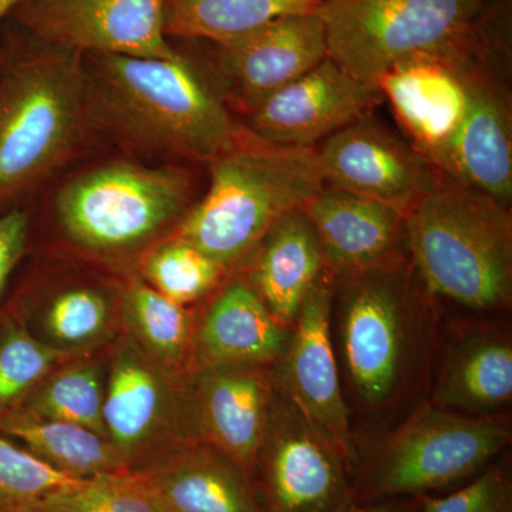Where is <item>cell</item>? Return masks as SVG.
I'll list each match as a JSON object with an SVG mask.
<instances>
[{"label": "cell", "instance_id": "15", "mask_svg": "<svg viewBox=\"0 0 512 512\" xmlns=\"http://www.w3.org/2000/svg\"><path fill=\"white\" fill-rule=\"evenodd\" d=\"M382 103L376 84L355 79L328 57L247 114L244 127L271 146L316 148Z\"/></svg>", "mask_w": 512, "mask_h": 512}, {"label": "cell", "instance_id": "37", "mask_svg": "<svg viewBox=\"0 0 512 512\" xmlns=\"http://www.w3.org/2000/svg\"><path fill=\"white\" fill-rule=\"evenodd\" d=\"M6 57H8V53L5 50L0 49V72H2L3 64L6 62Z\"/></svg>", "mask_w": 512, "mask_h": 512}, {"label": "cell", "instance_id": "5", "mask_svg": "<svg viewBox=\"0 0 512 512\" xmlns=\"http://www.w3.org/2000/svg\"><path fill=\"white\" fill-rule=\"evenodd\" d=\"M410 261L335 278L332 323L353 402L365 412L394 406L406 392L421 336V303Z\"/></svg>", "mask_w": 512, "mask_h": 512}, {"label": "cell", "instance_id": "17", "mask_svg": "<svg viewBox=\"0 0 512 512\" xmlns=\"http://www.w3.org/2000/svg\"><path fill=\"white\" fill-rule=\"evenodd\" d=\"M318 235L326 268L346 278L409 261L404 215L375 200L325 185L302 208Z\"/></svg>", "mask_w": 512, "mask_h": 512}, {"label": "cell", "instance_id": "12", "mask_svg": "<svg viewBox=\"0 0 512 512\" xmlns=\"http://www.w3.org/2000/svg\"><path fill=\"white\" fill-rule=\"evenodd\" d=\"M40 45L83 55L171 59L164 0H23L13 12Z\"/></svg>", "mask_w": 512, "mask_h": 512}, {"label": "cell", "instance_id": "8", "mask_svg": "<svg viewBox=\"0 0 512 512\" xmlns=\"http://www.w3.org/2000/svg\"><path fill=\"white\" fill-rule=\"evenodd\" d=\"M453 46L467 84L468 109L444 175L511 207L510 6H488Z\"/></svg>", "mask_w": 512, "mask_h": 512}, {"label": "cell", "instance_id": "35", "mask_svg": "<svg viewBox=\"0 0 512 512\" xmlns=\"http://www.w3.org/2000/svg\"><path fill=\"white\" fill-rule=\"evenodd\" d=\"M414 505L394 500L375 501V503L353 504L338 512H413Z\"/></svg>", "mask_w": 512, "mask_h": 512}, {"label": "cell", "instance_id": "36", "mask_svg": "<svg viewBox=\"0 0 512 512\" xmlns=\"http://www.w3.org/2000/svg\"><path fill=\"white\" fill-rule=\"evenodd\" d=\"M22 2L23 0H0V22H2L6 16L10 15V13L15 12V9L18 8Z\"/></svg>", "mask_w": 512, "mask_h": 512}, {"label": "cell", "instance_id": "21", "mask_svg": "<svg viewBox=\"0 0 512 512\" xmlns=\"http://www.w3.org/2000/svg\"><path fill=\"white\" fill-rule=\"evenodd\" d=\"M245 279L268 311L292 329L302 303L328 271L318 235L303 210L281 218L248 259Z\"/></svg>", "mask_w": 512, "mask_h": 512}, {"label": "cell", "instance_id": "28", "mask_svg": "<svg viewBox=\"0 0 512 512\" xmlns=\"http://www.w3.org/2000/svg\"><path fill=\"white\" fill-rule=\"evenodd\" d=\"M103 403L99 367L82 363L46 380L33 394L25 412L42 419L79 424L104 436Z\"/></svg>", "mask_w": 512, "mask_h": 512}, {"label": "cell", "instance_id": "31", "mask_svg": "<svg viewBox=\"0 0 512 512\" xmlns=\"http://www.w3.org/2000/svg\"><path fill=\"white\" fill-rule=\"evenodd\" d=\"M79 480L0 439V512H28L47 494Z\"/></svg>", "mask_w": 512, "mask_h": 512}, {"label": "cell", "instance_id": "1", "mask_svg": "<svg viewBox=\"0 0 512 512\" xmlns=\"http://www.w3.org/2000/svg\"><path fill=\"white\" fill-rule=\"evenodd\" d=\"M92 126L146 153L210 164L248 136L208 64L84 55Z\"/></svg>", "mask_w": 512, "mask_h": 512}, {"label": "cell", "instance_id": "24", "mask_svg": "<svg viewBox=\"0 0 512 512\" xmlns=\"http://www.w3.org/2000/svg\"><path fill=\"white\" fill-rule=\"evenodd\" d=\"M0 430L72 477L92 478L128 471L126 460L106 437L79 424L42 419L25 410H9L0 414Z\"/></svg>", "mask_w": 512, "mask_h": 512}, {"label": "cell", "instance_id": "16", "mask_svg": "<svg viewBox=\"0 0 512 512\" xmlns=\"http://www.w3.org/2000/svg\"><path fill=\"white\" fill-rule=\"evenodd\" d=\"M325 185L363 195L406 215L439 171L372 114L316 147Z\"/></svg>", "mask_w": 512, "mask_h": 512}, {"label": "cell", "instance_id": "6", "mask_svg": "<svg viewBox=\"0 0 512 512\" xmlns=\"http://www.w3.org/2000/svg\"><path fill=\"white\" fill-rule=\"evenodd\" d=\"M194 178L180 165L104 161L77 173L56 195L57 221L76 247L131 254L175 232L194 205Z\"/></svg>", "mask_w": 512, "mask_h": 512}, {"label": "cell", "instance_id": "2", "mask_svg": "<svg viewBox=\"0 0 512 512\" xmlns=\"http://www.w3.org/2000/svg\"><path fill=\"white\" fill-rule=\"evenodd\" d=\"M410 265L424 291L477 312L512 301V215L483 192L437 174L404 215Z\"/></svg>", "mask_w": 512, "mask_h": 512}, {"label": "cell", "instance_id": "26", "mask_svg": "<svg viewBox=\"0 0 512 512\" xmlns=\"http://www.w3.org/2000/svg\"><path fill=\"white\" fill-rule=\"evenodd\" d=\"M124 313L148 355L160 363H181L195 342V322L185 306L165 298L144 281H133L123 298Z\"/></svg>", "mask_w": 512, "mask_h": 512}, {"label": "cell", "instance_id": "25", "mask_svg": "<svg viewBox=\"0 0 512 512\" xmlns=\"http://www.w3.org/2000/svg\"><path fill=\"white\" fill-rule=\"evenodd\" d=\"M325 0H164L168 39L221 45L282 16L316 12Z\"/></svg>", "mask_w": 512, "mask_h": 512}, {"label": "cell", "instance_id": "27", "mask_svg": "<svg viewBox=\"0 0 512 512\" xmlns=\"http://www.w3.org/2000/svg\"><path fill=\"white\" fill-rule=\"evenodd\" d=\"M143 281L178 305H190L214 291L227 271L190 242L173 237L153 248L141 265Z\"/></svg>", "mask_w": 512, "mask_h": 512}, {"label": "cell", "instance_id": "18", "mask_svg": "<svg viewBox=\"0 0 512 512\" xmlns=\"http://www.w3.org/2000/svg\"><path fill=\"white\" fill-rule=\"evenodd\" d=\"M198 376L194 402L201 440L251 480L274 402V366L201 367Z\"/></svg>", "mask_w": 512, "mask_h": 512}, {"label": "cell", "instance_id": "14", "mask_svg": "<svg viewBox=\"0 0 512 512\" xmlns=\"http://www.w3.org/2000/svg\"><path fill=\"white\" fill-rule=\"evenodd\" d=\"M376 86L414 150L447 174L468 109L467 84L453 40L394 63Z\"/></svg>", "mask_w": 512, "mask_h": 512}, {"label": "cell", "instance_id": "32", "mask_svg": "<svg viewBox=\"0 0 512 512\" xmlns=\"http://www.w3.org/2000/svg\"><path fill=\"white\" fill-rule=\"evenodd\" d=\"M28 512H158L126 473L107 474L53 491Z\"/></svg>", "mask_w": 512, "mask_h": 512}, {"label": "cell", "instance_id": "22", "mask_svg": "<svg viewBox=\"0 0 512 512\" xmlns=\"http://www.w3.org/2000/svg\"><path fill=\"white\" fill-rule=\"evenodd\" d=\"M512 400V343L507 333L471 329L448 349L431 404L467 416H498Z\"/></svg>", "mask_w": 512, "mask_h": 512}, {"label": "cell", "instance_id": "10", "mask_svg": "<svg viewBox=\"0 0 512 512\" xmlns=\"http://www.w3.org/2000/svg\"><path fill=\"white\" fill-rule=\"evenodd\" d=\"M355 468L313 429L275 380L251 483L264 512H338L355 503Z\"/></svg>", "mask_w": 512, "mask_h": 512}, {"label": "cell", "instance_id": "11", "mask_svg": "<svg viewBox=\"0 0 512 512\" xmlns=\"http://www.w3.org/2000/svg\"><path fill=\"white\" fill-rule=\"evenodd\" d=\"M333 291L335 278L328 269L302 303L285 353L274 365V375L293 406L339 448L356 471L359 454L333 345Z\"/></svg>", "mask_w": 512, "mask_h": 512}, {"label": "cell", "instance_id": "20", "mask_svg": "<svg viewBox=\"0 0 512 512\" xmlns=\"http://www.w3.org/2000/svg\"><path fill=\"white\" fill-rule=\"evenodd\" d=\"M291 329L278 322L244 276L222 286L205 312L195 349L201 367L274 366Z\"/></svg>", "mask_w": 512, "mask_h": 512}, {"label": "cell", "instance_id": "29", "mask_svg": "<svg viewBox=\"0 0 512 512\" xmlns=\"http://www.w3.org/2000/svg\"><path fill=\"white\" fill-rule=\"evenodd\" d=\"M63 356L20 326L0 336V414L9 412L37 383L45 379Z\"/></svg>", "mask_w": 512, "mask_h": 512}, {"label": "cell", "instance_id": "7", "mask_svg": "<svg viewBox=\"0 0 512 512\" xmlns=\"http://www.w3.org/2000/svg\"><path fill=\"white\" fill-rule=\"evenodd\" d=\"M498 416H467L421 404L367 457L355 478V503L421 497L478 473L510 446Z\"/></svg>", "mask_w": 512, "mask_h": 512}, {"label": "cell", "instance_id": "9", "mask_svg": "<svg viewBox=\"0 0 512 512\" xmlns=\"http://www.w3.org/2000/svg\"><path fill=\"white\" fill-rule=\"evenodd\" d=\"M491 0H325L318 9L329 57L376 84L394 63L456 39Z\"/></svg>", "mask_w": 512, "mask_h": 512}, {"label": "cell", "instance_id": "19", "mask_svg": "<svg viewBox=\"0 0 512 512\" xmlns=\"http://www.w3.org/2000/svg\"><path fill=\"white\" fill-rule=\"evenodd\" d=\"M158 512H264L247 474L205 441L126 471Z\"/></svg>", "mask_w": 512, "mask_h": 512}, {"label": "cell", "instance_id": "13", "mask_svg": "<svg viewBox=\"0 0 512 512\" xmlns=\"http://www.w3.org/2000/svg\"><path fill=\"white\" fill-rule=\"evenodd\" d=\"M328 57L325 23L316 10L282 16L247 35L212 45L208 66L229 109L247 116Z\"/></svg>", "mask_w": 512, "mask_h": 512}, {"label": "cell", "instance_id": "34", "mask_svg": "<svg viewBox=\"0 0 512 512\" xmlns=\"http://www.w3.org/2000/svg\"><path fill=\"white\" fill-rule=\"evenodd\" d=\"M28 215L20 210L0 215V292L19 264L28 242Z\"/></svg>", "mask_w": 512, "mask_h": 512}, {"label": "cell", "instance_id": "3", "mask_svg": "<svg viewBox=\"0 0 512 512\" xmlns=\"http://www.w3.org/2000/svg\"><path fill=\"white\" fill-rule=\"evenodd\" d=\"M210 167V187L173 237L190 242L229 272L242 268L286 214L323 187L316 148L271 146L247 138Z\"/></svg>", "mask_w": 512, "mask_h": 512}, {"label": "cell", "instance_id": "4", "mask_svg": "<svg viewBox=\"0 0 512 512\" xmlns=\"http://www.w3.org/2000/svg\"><path fill=\"white\" fill-rule=\"evenodd\" d=\"M92 126L84 55L40 45L0 72V204L63 167Z\"/></svg>", "mask_w": 512, "mask_h": 512}, {"label": "cell", "instance_id": "33", "mask_svg": "<svg viewBox=\"0 0 512 512\" xmlns=\"http://www.w3.org/2000/svg\"><path fill=\"white\" fill-rule=\"evenodd\" d=\"M424 512H512V478L505 463L488 468L443 498H423Z\"/></svg>", "mask_w": 512, "mask_h": 512}, {"label": "cell", "instance_id": "30", "mask_svg": "<svg viewBox=\"0 0 512 512\" xmlns=\"http://www.w3.org/2000/svg\"><path fill=\"white\" fill-rule=\"evenodd\" d=\"M110 319V303L90 285L67 286L56 292L45 311V329L60 346L77 348L103 335Z\"/></svg>", "mask_w": 512, "mask_h": 512}, {"label": "cell", "instance_id": "23", "mask_svg": "<svg viewBox=\"0 0 512 512\" xmlns=\"http://www.w3.org/2000/svg\"><path fill=\"white\" fill-rule=\"evenodd\" d=\"M173 410L163 377L136 349L120 350L104 392V436L126 460L128 470L151 447Z\"/></svg>", "mask_w": 512, "mask_h": 512}]
</instances>
